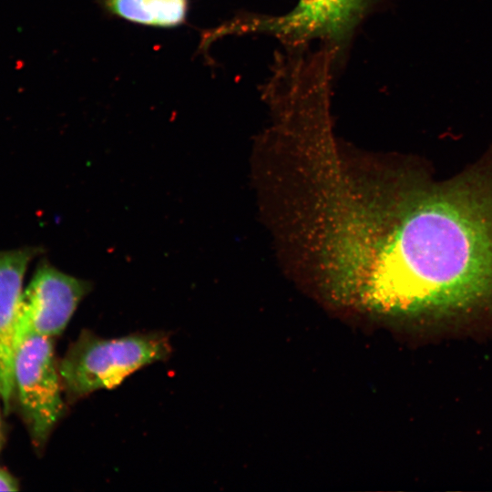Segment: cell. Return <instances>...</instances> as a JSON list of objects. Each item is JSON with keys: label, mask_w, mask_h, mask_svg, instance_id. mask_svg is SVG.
I'll use <instances>...</instances> for the list:
<instances>
[{"label": "cell", "mask_w": 492, "mask_h": 492, "mask_svg": "<svg viewBox=\"0 0 492 492\" xmlns=\"http://www.w3.org/2000/svg\"><path fill=\"white\" fill-rule=\"evenodd\" d=\"M357 298L434 324L492 319V144L457 174L398 170L354 234Z\"/></svg>", "instance_id": "cell-1"}, {"label": "cell", "mask_w": 492, "mask_h": 492, "mask_svg": "<svg viewBox=\"0 0 492 492\" xmlns=\"http://www.w3.org/2000/svg\"><path fill=\"white\" fill-rule=\"evenodd\" d=\"M171 353L164 333H138L105 339L83 330L59 363L67 400L78 399L101 389L116 387L132 373Z\"/></svg>", "instance_id": "cell-2"}, {"label": "cell", "mask_w": 492, "mask_h": 492, "mask_svg": "<svg viewBox=\"0 0 492 492\" xmlns=\"http://www.w3.org/2000/svg\"><path fill=\"white\" fill-rule=\"evenodd\" d=\"M59 363L52 338L22 342L14 363V397L35 447L42 450L65 413Z\"/></svg>", "instance_id": "cell-3"}, {"label": "cell", "mask_w": 492, "mask_h": 492, "mask_svg": "<svg viewBox=\"0 0 492 492\" xmlns=\"http://www.w3.org/2000/svg\"><path fill=\"white\" fill-rule=\"evenodd\" d=\"M90 290L89 282L68 275L47 261L41 262L19 301L16 349L28 337L53 339L61 334Z\"/></svg>", "instance_id": "cell-4"}, {"label": "cell", "mask_w": 492, "mask_h": 492, "mask_svg": "<svg viewBox=\"0 0 492 492\" xmlns=\"http://www.w3.org/2000/svg\"><path fill=\"white\" fill-rule=\"evenodd\" d=\"M39 252L36 247L0 251V395L5 413L14 399L15 326L24 276Z\"/></svg>", "instance_id": "cell-5"}, {"label": "cell", "mask_w": 492, "mask_h": 492, "mask_svg": "<svg viewBox=\"0 0 492 492\" xmlns=\"http://www.w3.org/2000/svg\"><path fill=\"white\" fill-rule=\"evenodd\" d=\"M107 5L129 21L160 26H177L186 14L184 0H107Z\"/></svg>", "instance_id": "cell-6"}, {"label": "cell", "mask_w": 492, "mask_h": 492, "mask_svg": "<svg viewBox=\"0 0 492 492\" xmlns=\"http://www.w3.org/2000/svg\"><path fill=\"white\" fill-rule=\"evenodd\" d=\"M19 483L7 470L0 467V491H17Z\"/></svg>", "instance_id": "cell-7"}, {"label": "cell", "mask_w": 492, "mask_h": 492, "mask_svg": "<svg viewBox=\"0 0 492 492\" xmlns=\"http://www.w3.org/2000/svg\"><path fill=\"white\" fill-rule=\"evenodd\" d=\"M2 399L0 395V450L3 447L4 442H5V432H4V426H3V420H2Z\"/></svg>", "instance_id": "cell-8"}]
</instances>
